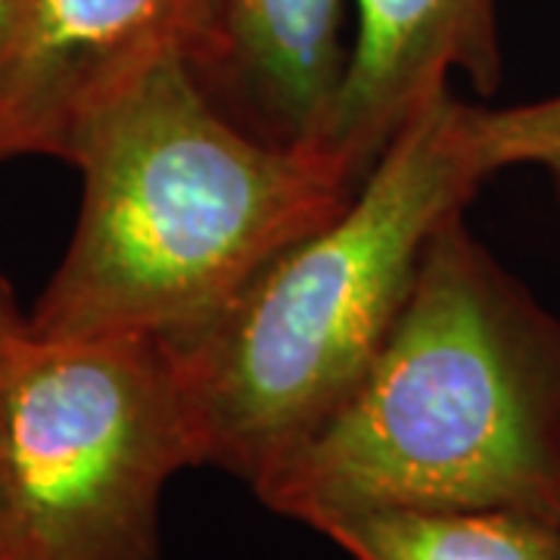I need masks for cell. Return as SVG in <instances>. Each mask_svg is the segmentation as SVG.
Masks as SVG:
<instances>
[{
    "instance_id": "8",
    "label": "cell",
    "mask_w": 560,
    "mask_h": 560,
    "mask_svg": "<svg viewBox=\"0 0 560 560\" xmlns=\"http://www.w3.org/2000/svg\"><path fill=\"white\" fill-rule=\"evenodd\" d=\"M352 560H560V526L517 511L377 508L315 529Z\"/></svg>"
},
{
    "instance_id": "9",
    "label": "cell",
    "mask_w": 560,
    "mask_h": 560,
    "mask_svg": "<svg viewBox=\"0 0 560 560\" xmlns=\"http://www.w3.org/2000/svg\"><path fill=\"white\" fill-rule=\"evenodd\" d=\"M467 131L486 175L511 165H536L551 175L560 194V94L504 109L470 106Z\"/></svg>"
},
{
    "instance_id": "6",
    "label": "cell",
    "mask_w": 560,
    "mask_h": 560,
    "mask_svg": "<svg viewBox=\"0 0 560 560\" xmlns=\"http://www.w3.org/2000/svg\"><path fill=\"white\" fill-rule=\"evenodd\" d=\"M499 0H355L359 25L324 147L364 180L401 125L467 75L480 94L501 81Z\"/></svg>"
},
{
    "instance_id": "5",
    "label": "cell",
    "mask_w": 560,
    "mask_h": 560,
    "mask_svg": "<svg viewBox=\"0 0 560 560\" xmlns=\"http://www.w3.org/2000/svg\"><path fill=\"white\" fill-rule=\"evenodd\" d=\"M215 0H22L0 66V160L62 156L84 113L165 57H200Z\"/></svg>"
},
{
    "instance_id": "1",
    "label": "cell",
    "mask_w": 560,
    "mask_h": 560,
    "mask_svg": "<svg viewBox=\"0 0 560 560\" xmlns=\"http://www.w3.org/2000/svg\"><path fill=\"white\" fill-rule=\"evenodd\" d=\"M253 492L312 529L377 508L560 526V320L448 215L355 389Z\"/></svg>"
},
{
    "instance_id": "11",
    "label": "cell",
    "mask_w": 560,
    "mask_h": 560,
    "mask_svg": "<svg viewBox=\"0 0 560 560\" xmlns=\"http://www.w3.org/2000/svg\"><path fill=\"white\" fill-rule=\"evenodd\" d=\"M20 7H22V0H0V66H3L7 50H10V40H13V28H16Z\"/></svg>"
},
{
    "instance_id": "7",
    "label": "cell",
    "mask_w": 560,
    "mask_h": 560,
    "mask_svg": "<svg viewBox=\"0 0 560 560\" xmlns=\"http://www.w3.org/2000/svg\"><path fill=\"white\" fill-rule=\"evenodd\" d=\"M190 69L243 128L320 143L349 69L342 0H215Z\"/></svg>"
},
{
    "instance_id": "3",
    "label": "cell",
    "mask_w": 560,
    "mask_h": 560,
    "mask_svg": "<svg viewBox=\"0 0 560 560\" xmlns=\"http://www.w3.org/2000/svg\"><path fill=\"white\" fill-rule=\"evenodd\" d=\"M448 91L420 106L349 206L287 246L241 296L172 349L202 464L256 482L340 405L405 308L442 221L489 178Z\"/></svg>"
},
{
    "instance_id": "4",
    "label": "cell",
    "mask_w": 560,
    "mask_h": 560,
    "mask_svg": "<svg viewBox=\"0 0 560 560\" xmlns=\"http://www.w3.org/2000/svg\"><path fill=\"white\" fill-rule=\"evenodd\" d=\"M200 464L165 337L28 330L0 355V560H156L162 492Z\"/></svg>"
},
{
    "instance_id": "10",
    "label": "cell",
    "mask_w": 560,
    "mask_h": 560,
    "mask_svg": "<svg viewBox=\"0 0 560 560\" xmlns=\"http://www.w3.org/2000/svg\"><path fill=\"white\" fill-rule=\"evenodd\" d=\"M25 334H28V318L20 312L7 280L0 278V355L13 349Z\"/></svg>"
},
{
    "instance_id": "2",
    "label": "cell",
    "mask_w": 560,
    "mask_h": 560,
    "mask_svg": "<svg viewBox=\"0 0 560 560\" xmlns=\"http://www.w3.org/2000/svg\"><path fill=\"white\" fill-rule=\"evenodd\" d=\"M60 160L81 172V212L28 315L40 340L187 337L361 184L318 140L243 128L184 57L84 113Z\"/></svg>"
}]
</instances>
